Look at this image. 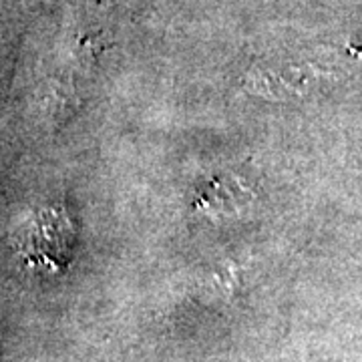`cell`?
<instances>
[{
	"instance_id": "6da1fadb",
	"label": "cell",
	"mask_w": 362,
	"mask_h": 362,
	"mask_svg": "<svg viewBox=\"0 0 362 362\" xmlns=\"http://www.w3.org/2000/svg\"><path fill=\"white\" fill-rule=\"evenodd\" d=\"M75 228L63 209H45L21 242V256L30 268L63 272L73 259Z\"/></svg>"
}]
</instances>
